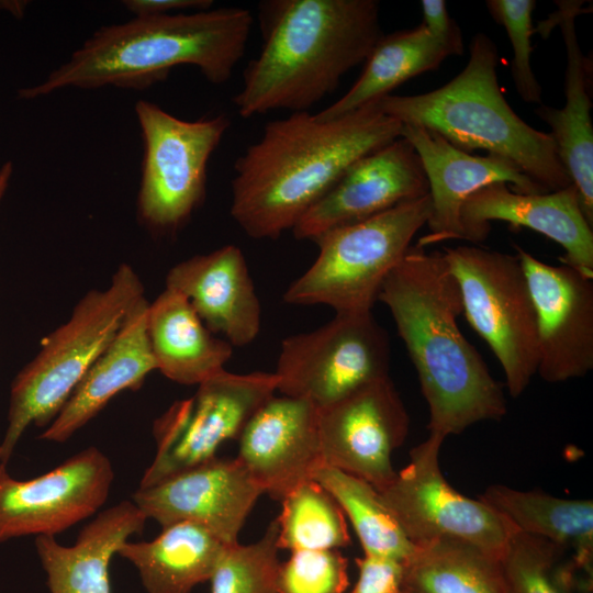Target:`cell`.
<instances>
[{"label": "cell", "mask_w": 593, "mask_h": 593, "mask_svg": "<svg viewBox=\"0 0 593 593\" xmlns=\"http://www.w3.org/2000/svg\"><path fill=\"white\" fill-rule=\"evenodd\" d=\"M402 564L407 593H508L501 561L461 540L416 545Z\"/></svg>", "instance_id": "cell-29"}, {"label": "cell", "mask_w": 593, "mask_h": 593, "mask_svg": "<svg viewBox=\"0 0 593 593\" xmlns=\"http://www.w3.org/2000/svg\"><path fill=\"white\" fill-rule=\"evenodd\" d=\"M422 24L436 40L448 41L462 37L457 22L450 18L444 0L421 1Z\"/></svg>", "instance_id": "cell-37"}, {"label": "cell", "mask_w": 593, "mask_h": 593, "mask_svg": "<svg viewBox=\"0 0 593 593\" xmlns=\"http://www.w3.org/2000/svg\"><path fill=\"white\" fill-rule=\"evenodd\" d=\"M281 503V513L275 519L279 549L338 550L350 544L344 512L315 480L296 486Z\"/></svg>", "instance_id": "cell-31"}, {"label": "cell", "mask_w": 593, "mask_h": 593, "mask_svg": "<svg viewBox=\"0 0 593 593\" xmlns=\"http://www.w3.org/2000/svg\"><path fill=\"white\" fill-rule=\"evenodd\" d=\"M566 548L545 538L516 532L501 559L508 593H573L556 571Z\"/></svg>", "instance_id": "cell-33"}, {"label": "cell", "mask_w": 593, "mask_h": 593, "mask_svg": "<svg viewBox=\"0 0 593 593\" xmlns=\"http://www.w3.org/2000/svg\"><path fill=\"white\" fill-rule=\"evenodd\" d=\"M558 11L552 15L563 37L567 66L564 72L566 104L556 109L540 104L535 114L550 127L558 156L575 187L581 209L593 226V126L591 65L584 56L575 32V18L581 14L582 1H555Z\"/></svg>", "instance_id": "cell-23"}, {"label": "cell", "mask_w": 593, "mask_h": 593, "mask_svg": "<svg viewBox=\"0 0 593 593\" xmlns=\"http://www.w3.org/2000/svg\"><path fill=\"white\" fill-rule=\"evenodd\" d=\"M514 247L536 312L537 373L549 383L586 376L593 368V278Z\"/></svg>", "instance_id": "cell-15"}, {"label": "cell", "mask_w": 593, "mask_h": 593, "mask_svg": "<svg viewBox=\"0 0 593 593\" xmlns=\"http://www.w3.org/2000/svg\"><path fill=\"white\" fill-rule=\"evenodd\" d=\"M390 357L388 333L371 311L335 313L323 326L282 340L277 391L322 410L389 377Z\"/></svg>", "instance_id": "cell-10"}, {"label": "cell", "mask_w": 593, "mask_h": 593, "mask_svg": "<svg viewBox=\"0 0 593 593\" xmlns=\"http://www.w3.org/2000/svg\"><path fill=\"white\" fill-rule=\"evenodd\" d=\"M409 426L390 377L367 384L318 410L323 463L381 489L396 473L391 458L405 441Z\"/></svg>", "instance_id": "cell-14"}, {"label": "cell", "mask_w": 593, "mask_h": 593, "mask_svg": "<svg viewBox=\"0 0 593 593\" xmlns=\"http://www.w3.org/2000/svg\"><path fill=\"white\" fill-rule=\"evenodd\" d=\"M357 581L349 593H400L403 564L401 562L365 556L356 559Z\"/></svg>", "instance_id": "cell-36"}, {"label": "cell", "mask_w": 593, "mask_h": 593, "mask_svg": "<svg viewBox=\"0 0 593 593\" xmlns=\"http://www.w3.org/2000/svg\"><path fill=\"white\" fill-rule=\"evenodd\" d=\"M497 47L485 33L470 43L466 67L438 89L413 96L388 94L380 109L402 125L429 128L456 147L502 156L545 192L572 184L549 133L524 122L500 88Z\"/></svg>", "instance_id": "cell-5"}, {"label": "cell", "mask_w": 593, "mask_h": 593, "mask_svg": "<svg viewBox=\"0 0 593 593\" xmlns=\"http://www.w3.org/2000/svg\"><path fill=\"white\" fill-rule=\"evenodd\" d=\"M143 298L128 313L120 329L86 371L41 439L64 443L92 419L107 403L126 389H136L157 370L148 335Z\"/></svg>", "instance_id": "cell-22"}, {"label": "cell", "mask_w": 593, "mask_h": 593, "mask_svg": "<svg viewBox=\"0 0 593 593\" xmlns=\"http://www.w3.org/2000/svg\"><path fill=\"white\" fill-rule=\"evenodd\" d=\"M378 101L331 121L294 112L266 124L234 165L231 215L251 238L291 230L359 158L401 137Z\"/></svg>", "instance_id": "cell-1"}, {"label": "cell", "mask_w": 593, "mask_h": 593, "mask_svg": "<svg viewBox=\"0 0 593 593\" xmlns=\"http://www.w3.org/2000/svg\"><path fill=\"white\" fill-rule=\"evenodd\" d=\"M113 479L110 459L93 446L31 480L0 463V542L55 536L86 519L105 503Z\"/></svg>", "instance_id": "cell-13"}, {"label": "cell", "mask_w": 593, "mask_h": 593, "mask_svg": "<svg viewBox=\"0 0 593 593\" xmlns=\"http://www.w3.org/2000/svg\"><path fill=\"white\" fill-rule=\"evenodd\" d=\"M463 53L462 37L434 38L421 23L414 29L383 34L376 43L365 67L350 89L329 107L315 114L331 121L376 102L407 80L437 69L454 55Z\"/></svg>", "instance_id": "cell-26"}, {"label": "cell", "mask_w": 593, "mask_h": 593, "mask_svg": "<svg viewBox=\"0 0 593 593\" xmlns=\"http://www.w3.org/2000/svg\"><path fill=\"white\" fill-rule=\"evenodd\" d=\"M401 137L417 153L428 181V233L418 239L417 247L461 239L462 205L470 195L488 184L504 182L518 193H546L502 156L472 155L435 131L422 126L402 125Z\"/></svg>", "instance_id": "cell-19"}, {"label": "cell", "mask_w": 593, "mask_h": 593, "mask_svg": "<svg viewBox=\"0 0 593 593\" xmlns=\"http://www.w3.org/2000/svg\"><path fill=\"white\" fill-rule=\"evenodd\" d=\"M166 288L184 295L204 325L233 347L253 343L260 332V301L235 245L178 262L166 276Z\"/></svg>", "instance_id": "cell-21"}, {"label": "cell", "mask_w": 593, "mask_h": 593, "mask_svg": "<svg viewBox=\"0 0 593 593\" xmlns=\"http://www.w3.org/2000/svg\"><path fill=\"white\" fill-rule=\"evenodd\" d=\"M273 372L233 373L225 369L198 384L154 424L156 454L139 488L216 458L220 447L238 439L256 411L277 392Z\"/></svg>", "instance_id": "cell-11"}, {"label": "cell", "mask_w": 593, "mask_h": 593, "mask_svg": "<svg viewBox=\"0 0 593 593\" xmlns=\"http://www.w3.org/2000/svg\"><path fill=\"white\" fill-rule=\"evenodd\" d=\"M143 298L139 277L122 264L105 289L86 293L67 322L44 338L40 351L12 381L1 463L7 465L30 425L47 426L55 418Z\"/></svg>", "instance_id": "cell-6"}, {"label": "cell", "mask_w": 593, "mask_h": 593, "mask_svg": "<svg viewBox=\"0 0 593 593\" xmlns=\"http://www.w3.org/2000/svg\"><path fill=\"white\" fill-rule=\"evenodd\" d=\"M479 499L505 517L518 532L574 550L572 567L591 572L593 501L560 499L540 491L490 485Z\"/></svg>", "instance_id": "cell-28"}, {"label": "cell", "mask_w": 593, "mask_h": 593, "mask_svg": "<svg viewBox=\"0 0 593 593\" xmlns=\"http://www.w3.org/2000/svg\"><path fill=\"white\" fill-rule=\"evenodd\" d=\"M313 480L335 499L349 518L365 556L403 563L412 555L415 546L372 484L324 465L316 470Z\"/></svg>", "instance_id": "cell-30"}, {"label": "cell", "mask_w": 593, "mask_h": 593, "mask_svg": "<svg viewBox=\"0 0 593 593\" xmlns=\"http://www.w3.org/2000/svg\"><path fill=\"white\" fill-rule=\"evenodd\" d=\"M253 26L236 7L136 18L94 31L41 82L18 91L35 100L63 89L146 88L178 66H193L213 85L230 80Z\"/></svg>", "instance_id": "cell-4"}, {"label": "cell", "mask_w": 593, "mask_h": 593, "mask_svg": "<svg viewBox=\"0 0 593 593\" xmlns=\"http://www.w3.org/2000/svg\"><path fill=\"white\" fill-rule=\"evenodd\" d=\"M27 2L25 1H0V10H5L16 18H22Z\"/></svg>", "instance_id": "cell-39"}, {"label": "cell", "mask_w": 593, "mask_h": 593, "mask_svg": "<svg viewBox=\"0 0 593 593\" xmlns=\"http://www.w3.org/2000/svg\"><path fill=\"white\" fill-rule=\"evenodd\" d=\"M210 0H124L122 4L134 16H154L177 12L205 10L212 7Z\"/></svg>", "instance_id": "cell-38"}, {"label": "cell", "mask_w": 593, "mask_h": 593, "mask_svg": "<svg viewBox=\"0 0 593 593\" xmlns=\"http://www.w3.org/2000/svg\"><path fill=\"white\" fill-rule=\"evenodd\" d=\"M486 8L496 23L505 29L513 48L511 66L515 89L526 103L542 104L541 86L530 64V36L533 29L534 0H488Z\"/></svg>", "instance_id": "cell-34"}, {"label": "cell", "mask_w": 593, "mask_h": 593, "mask_svg": "<svg viewBox=\"0 0 593 593\" xmlns=\"http://www.w3.org/2000/svg\"><path fill=\"white\" fill-rule=\"evenodd\" d=\"M135 114L143 139L137 211L155 232L180 228L205 198L208 164L230 127L224 114L179 119L148 100Z\"/></svg>", "instance_id": "cell-9"}, {"label": "cell", "mask_w": 593, "mask_h": 593, "mask_svg": "<svg viewBox=\"0 0 593 593\" xmlns=\"http://www.w3.org/2000/svg\"><path fill=\"white\" fill-rule=\"evenodd\" d=\"M348 562L339 550H298L280 563L278 593H346Z\"/></svg>", "instance_id": "cell-35"}, {"label": "cell", "mask_w": 593, "mask_h": 593, "mask_svg": "<svg viewBox=\"0 0 593 593\" xmlns=\"http://www.w3.org/2000/svg\"><path fill=\"white\" fill-rule=\"evenodd\" d=\"M428 194L421 159L403 137L355 161L292 228L315 242L326 232L366 220Z\"/></svg>", "instance_id": "cell-17"}, {"label": "cell", "mask_w": 593, "mask_h": 593, "mask_svg": "<svg viewBox=\"0 0 593 593\" xmlns=\"http://www.w3.org/2000/svg\"><path fill=\"white\" fill-rule=\"evenodd\" d=\"M258 19L262 45L233 99L244 119L309 112L383 35L377 0H268Z\"/></svg>", "instance_id": "cell-3"}, {"label": "cell", "mask_w": 593, "mask_h": 593, "mask_svg": "<svg viewBox=\"0 0 593 593\" xmlns=\"http://www.w3.org/2000/svg\"><path fill=\"white\" fill-rule=\"evenodd\" d=\"M278 525L255 542L227 545L210 578L211 593H278Z\"/></svg>", "instance_id": "cell-32"}, {"label": "cell", "mask_w": 593, "mask_h": 593, "mask_svg": "<svg viewBox=\"0 0 593 593\" xmlns=\"http://www.w3.org/2000/svg\"><path fill=\"white\" fill-rule=\"evenodd\" d=\"M226 546L204 527L179 522L150 541H125L118 555L136 568L147 593H192L210 580Z\"/></svg>", "instance_id": "cell-27"}, {"label": "cell", "mask_w": 593, "mask_h": 593, "mask_svg": "<svg viewBox=\"0 0 593 593\" xmlns=\"http://www.w3.org/2000/svg\"><path fill=\"white\" fill-rule=\"evenodd\" d=\"M429 195L331 230L314 243L318 254L286 290L292 305H326L335 313L370 312L381 287L426 225Z\"/></svg>", "instance_id": "cell-7"}, {"label": "cell", "mask_w": 593, "mask_h": 593, "mask_svg": "<svg viewBox=\"0 0 593 593\" xmlns=\"http://www.w3.org/2000/svg\"><path fill=\"white\" fill-rule=\"evenodd\" d=\"M0 463H1V451H0Z\"/></svg>", "instance_id": "cell-42"}, {"label": "cell", "mask_w": 593, "mask_h": 593, "mask_svg": "<svg viewBox=\"0 0 593 593\" xmlns=\"http://www.w3.org/2000/svg\"><path fill=\"white\" fill-rule=\"evenodd\" d=\"M147 521L133 501L124 500L99 513L72 546L55 536H36L35 548L51 593H111V559Z\"/></svg>", "instance_id": "cell-24"}, {"label": "cell", "mask_w": 593, "mask_h": 593, "mask_svg": "<svg viewBox=\"0 0 593 593\" xmlns=\"http://www.w3.org/2000/svg\"><path fill=\"white\" fill-rule=\"evenodd\" d=\"M12 174L13 165L11 161H7L0 167V200L9 186Z\"/></svg>", "instance_id": "cell-40"}, {"label": "cell", "mask_w": 593, "mask_h": 593, "mask_svg": "<svg viewBox=\"0 0 593 593\" xmlns=\"http://www.w3.org/2000/svg\"><path fill=\"white\" fill-rule=\"evenodd\" d=\"M147 335L157 370L182 385H198L224 370L233 354V346L204 325L188 299L169 288L148 304Z\"/></svg>", "instance_id": "cell-25"}, {"label": "cell", "mask_w": 593, "mask_h": 593, "mask_svg": "<svg viewBox=\"0 0 593 593\" xmlns=\"http://www.w3.org/2000/svg\"><path fill=\"white\" fill-rule=\"evenodd\" d=\"M390 311L428 406L429 435L445 440L506 412L501 384L462 335L459 287L443 251L412 246L378 295Z\"/></svg>", "instance_id": "cell-2"}, {"label": "cell", "mask_w": 593, "mask_h": 593, "mask_svg": "<svg viewBox=\"0 0 593 593\" xmlns=\"http://www.w3.org/2000/svg\"><path fill=\"white\" fill-rule=\"evenodd\" d=\"M262 494L236 458L216 457L150 486L138 488L132 501L147 519L161 527L190 522L232 545L238 542V534Z\"/></svg>", "instance_id": "cell-16"}, {"label": "cell", "mask_w": 593, "mask_h": 593, "mask_svg": "<svg viewBox=\"0 0 593 593\" xmlns=\"http://www.w3.org/2000/svg\"><path fill=\"white\" fill-rule=\"evenodd\" d=\"M462 313L500 362L506 387L519 396L537 373V322L517 255L479 246L445 247Z\"/></svg>", "instance_id": "cell-8"}, {"label": "cell", "mask_w": 593, "mask_h": 593, "mask_svg": "<svg viewBox=\"0 0 593 593\" xmlns=\"http://www.w3.org/2000/svg\"><path fill=\"white\" fill-rule=\"evenodd\" d=\"M443 441L429 435L410 451L409 465L377 491L414 546L451 538L501 561L517 529L486 503L459 493L445 480L439 467Z\"/></svg>", "instance_id": "cell-12"}, {"label": "cell", "mask_w": 593, "mask_h": 593, "mask_svg": "<svg viewBox=\"0 0 593 593\" xmlns=\"http://www.w3.org/2000/svg\"><path fill=\"white\" fill-rule=\"evenodd\" d=\"M462 240L483 242L492 221L527 227L559 244L560 258L593 278V226L581 209L573 184L546 193H518L504 182L488 184L470 195L461 209Z\"/></svg>", "instance_id": "cell-20"}, {"label": "cell", "mask_w": 593, "mask_h": 593, "mask_svg": "<svg viewBox=\"0 0 593 593\" xmlns=\"http://www.w3.org/2000/svg\"><path fill=\"white\" fill-rule=\"evenodd\" d=\"M236 460L264 494L282 501L322 467L318 409L310 401L272 395L238 437Z\"/></svg>", "instance_id": "cell-18"}, {"label": "cell", "mask_w": 593, "mask_h": 593, "mask_svg": "<svg viewBox=\"0 0 593 593\" xmlns=\"http://www.w3.org/2000/svg\"><path fill=\"white\" fill-rule=\"evenodd\" d=\"M400 593H407V592L402 589V591Z\"/></svg>", "instance_id": "cell-41"}]
</instances>
